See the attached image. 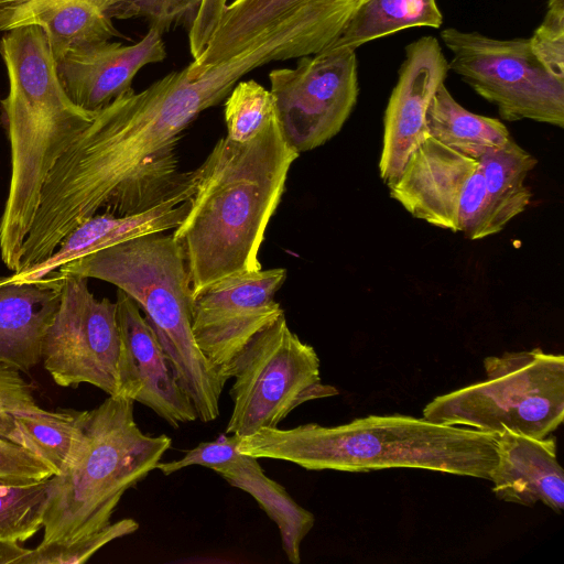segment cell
Returning <instances> with one entry per match:
<instances>
[{
    "label": "cell",
    "mask_w": 564,
    "mask_h": 564,
    "mask_svg": "<svg viewBox=\"0 0 564 564\" xmlns=\"http://www.w3.org/2000/svg\"><path fill=\"white\" fill-rule=\"evenodd\" d=\"M29 552V549L20 546L18 542L0 540V564H17Z\"/></svg>",
    "instance_id": "cell-34"
},
{
    "label": "cell",
    "mask_w": 564,
    "mask_h": 564,
    "mask_svg": "<svg viewBox=\"0 0 564 564\" xmlns=\"http://www.w3.org/2000/svg\"><path fill=\"white\" fill-rule=\"evenodd\" d=\"M58 271L102 280L128 294L145 313L197 419L207 423L218 417L227 379L194 338L189 274L172 234L133 238L66 263Z\"/></svg>",
    "instance_id": "cell-4"
},
{
    "label": "cell",
    "mask_w": 564,
    "mask_h": 564,
    "mask_svg": "<svg viewBox=\"0 0 564 564\" xmlns=\"http://www.w3.org/2000/svg\"><path fill=\"white\" fill-rule=\"evenodd\" d=\"M239 441L240 436L235 434L220 435L188 449L178 460L160 462L156 468L167 476L194 465L207 467L231 486L248 492L276 524L286 558L300 564L301 543L314 525V514L295 502L282 485L269 478L258 458L240 453Z\"/></svg>",
    "instance_id": "cell-15"
},
{
    "label": "cell",
    "mask_w": 564,
    "mask_h": 564,
    "mask_svg": "<svg viewBox=\"0 0 564 564\" xmlns=\"http://www.w3.org/2000/svg\"><path fill=\"white\" fill-rule=\"evenodd\" d=\"M203 0H118L111 18L143 19L163 33L182 21L194 20Z\"/></svg>",
    "instance_id": "cell-29"
},
{
    "label": "cell",
    "mask_w": 564,
    "mask_h": 564,
    "mask_svg": "<svg viewBox=\"0 0 564 564\" xmlns=\"http://www.w3.org/2000/svg\"><path fill=\"white\" fill-rule=\"evenodd\" d=\"M227 138L243 143L256 138L276 116L273 97L256 80H239L226 97Z\"/></svg>",
    "instance_id": "cell-27"
},
{
    "label": "cell",
    "mask_w": 564,
    "mask_h": 564,
    "mask_svg": "<svg viewBox=\"0 0 564 564\" xmlns=\"http://www.w3.org/2000/svg\"><path fill=\"white\" fill-rule=\"evenodd\" d=\"M116 305L120 334L117 395L150 408L174 429L197 420L189 397L177 382L172 365L140 307L119 289Z\"/></svg>",
    "instance_id": "cell-14"
},
{
    "label": "cell",
    "mask_w": 564,
    "mask_h": 564,
    "mask_svg": "<svg viewBox=\"0 0 564 564\" xmlns=\"http://www.w3.org/2000/svg\"><path fill=\"white\" fill-rule=\"evenodd\" d=\"M388 187L414 218L463 232L470 240L492 236L480 162L432 137L411 153L399 178Z\"/></svg>",
    "instance_id": "cell-11"
},
{
    "label": "cell",
    "mask_w": 564,
    "mask_h": 564,
    "mask_svg": "<svg viewBox=\"0 0 564 564\" xmlns=\"http://www.w3.org/2000/svg\"><path fill=\"white\" fill-rule=\"evenodd\" d=\"M54 475V470L33 452L0 437V482L30 485Z\"/></svg>",
    "instance_id": "cell-32"
},
{
    "label": "cell",
    "mask_w": 564,
    "mask_h": 564,
    "mask_svg": "<svg viewBox=\"0 0 564 564\" xmlns=\"http://www.w3.org/2000/svg\"><path fill=\"white\" fill-rule=\"evenodd\" d=\"M36 405L31 386L20 371L0 364V437L24 447V441L14 415L20 410Z\"/></svg>",
    "instance_id": "cell-31"
},
{
    "label": "cell",
    "mask_w": 564,
    "mask_h": 564,
    "mask_svg": "<svg viewBox=\"0 0 564 564\" xmlns=\"http://www.w3.org/2000/svg\"><path fill=\"white\" fill-rule=\"evenodd\" d=\"M442 24L443 14L436 0H366L329 48L357 50L402 30L438 29Z\"/></svg>",
    "instance_id": "cell-24"
},
{
    "label": "cell",
    "mask_w": 564,
    "mask_h": 564,
    "mask_svg": "<svg viewBox=\"0 0 564 564\" xmlns=\"http://www.w3.org/2000/svg\"><path fill=\"white\" fill-rule=\"evenodd\" d=\"M270 93L286 142L299 153L335 137L358 94L356 50L327 48L269 73Z\"/></svg>",
    "instance_id": "cell-9"
},
{
    "label": "cell",
    "mask_w": 564,
    "mask_h": 564,
    "mask_svg": "<svg viewBox=\"0 0 564 564\" xmlns=\"http://www.w3.org/2000/svg\"><path fill=\"white\" fill-rule=\"evenodd\" d=\"M118 0H0V31L35 25L55 59L70 47L123 37L110 15Z\"/></svg>",
    "instance_id": "cell-20"
},
{
    "label": "cell",
    "mask_w": 564,
    "mask_h": 564,
    "mask_svg": "<svg viewBox=\"0 0 564 564\" xmlns=\"http://www.w3.org/2000/svg\"><path fill=\"white\" fill-rule=\"evenodd\" d=\"M166 57L163 32L150 26L137 43L111 40L78 44L57 61V73L70 99L97 111L130 90L139 70Z\"/></svg>",
    "instance_id": "cell-16"
},
{
    "label": "cell",
    "mask_w": 564,
    "mask_h": 564,
    "mask_svg": "<svg viewBox=\"0 0 564 564\" xmlns=\"http://www.w3.org/2000/svg\"><path fill=\"white\" fill-rule=\"evenodd\" d=\"M79 414L80 411L73 409L46 411L36 404L14 415L24 447L45 462L55 475L63 470L68 458Z\"/></svg>",
    "instance_id": "cell-25"
},
{
    "label": "cell",
    "mask_w": 564,
    "mask_h": 564,
    "mask_svg": "<svg viewBox=\"0 0 564 564\" xmlns=\"http://www.w3.org/2000/svg\"><path fill=\"white\" fill-rule=\"evenodd\" d=\"M229 0H203L188 29L189 53L196 59L206 48Z\"/></svg>",
    "instance_id": "cell-33"
},
{
    "label": "cell",
    "mask_w": 564,
    "mask_h": 564,
    "mask_svg": "<svg viewBox=\"0 0 564 564\" xmlns=\"http://www.w3.org/2000/svg\"><path fill=\"white\" fill-rule=\"evenodd\" d=\"M426 123L430 137L476 160L512 139L500 120L474 113L458 104L445 84L429 105Z\"/></svg>",
    "instance_id": "cell-21"
},
{
    "label": "cell",
    "mask_w": 564,
    "mask_h": 564,
    "mask_svg": "<svg viewBox=\"0 0 564 564\" xmlns=\"http://www.w3.org/2000/svg\"><path fill=\"white\" fill-rule=\"evenodd\" d=\"M48 479L30 485L0 482V540L25 542L43 528Z\"/></svg>",
    "instance_id": "cell-26"
},
{
    "label": "cell",
    "mask_w": 564,
    "mask_h": 564,
    "mask_svg": "<svg viewBox=\"0 0 564 564\" xmlns=\"http://www.w3.org/2000/svg\"><path fill=\"white\" fill-rule=\"evenodd\" d=\"M299 155L275 116L250 141L221 138L196 169L188 212L172 232L194 299L223 280L262 269L264 232Z\"/></svg>",
    "instance_id": "cell-1"
},
{
    "label": "cell",
    "mask_w": 564,
    "mask_h": 564,
    "mask_svg": "<svg viewBox=\"0 0 564 564\" xmlns=\"http://www.w3.org/2000/svg\"><path fill=\"white\" fill-rule=\"evenodd\" d=\"M195 182L156 206L127 216L98 213L76 226L44 261L0 276V285L37 281L62 265L141 236L175 229L188 212Z\"/></svg>",
    "instance_id": "cell-17"
},
{
    "label": "cell",
    "mask_w": 564,
    "mask_h": 564,
    "mask_svg": "<svg viewBox=\"0 0 564 564\" xmlns=\"http://www.w3.org/2000/svg\"><path fill=\"white\" fill-rule=\"evenodd\" d=\"M63 275L59 304L42 341L41 361L61 387L89 383L117 395L120 334L116 302L97 300L87 278Z\"/></svg>",
    "instance_id": "cell-10"
},
{
    "label": "cell",
    "mask_w": 564,
    "mask_h": 564,
    "mask_svg": "<svg viewBox=\"0 0 564 564\" xmlns=\"http://www.w3.org/2000/svg\"><path fill=\"white\" fill-rule=\"evenodd\" d=\"M448 72V61L436 37L422 36L405 47L383 117L379 173L388 186L399 178L411 153L430 137L427 108Z\"/></svg>",
    "instance_id": "cell-13"
},
{
    "label": "cell",
    "mask_w": 564,
    "mask_h": 564,
    "mask_svg": "<svg viewBox=\"0 0 564 564\" xmlns=\"http://www.w3.org/2000/svg\"><path fill=\"white\" fill-rule=\"evenodd\" d=\"M546 8L543 21L529 37L530 45L546 70L564 80V0H547Z\"/></svg>",
    "instance_id": "cell-30"
},
{
    "label": "cell",
    "mask_w": 564,
    "mask_h": 564,
    "mask_svg": "<svg viewBox=\"0 0 564 564\" xmlns=\"http://www.w3.org/2000/svg\"><path fill=\"white\" fill-rule=\"evenodd\" d=\"M237 447L307 470L419 468L490 480L498 464V433L402 414L368 415L336 426L263 427L240 437Z\"/></svg>",
    "instance_id": "cell-3"
},
{
    "label": "cell",
    "mask_w": 564,
    "mask_h": 564,
    "mask_svg": "<svg viewBox=\"0 0 564 564\" xmlns=\"http://www.w3.org/2000/svg\"><path fill=\"white\" fill-rule=\"evenodd\" d=\"M286 270H259L223 280L194 299L192 330L202 352L229 378L234 361L284 314L274 300Z\"/></svg>",
    "instance_id": "cell-12"
},
{
    "label": "cell",
    "mask_w": 564,
    "mask_h": 564,
    "mask_svg": "<svg viewBox=\"0 0 564 564\" xmlns=\"http://www.w3.org/2000/svg\"><path fill=\"white\" fill-rule=\"evenodd\" d=\"M229 378H235L232 411L225 433L240 437L278 427L304 402L338 394L321 382L315 349L290 329L284 314L253 337Z\"/></svg>",
    "instance_id": "cell-7"
},
{
    "label": "cell",
    "mask_w": 564,
    "mask_h": 564,
    "mask_svg": "<svg viewBox=\"0 0 564 564\" xmlns=\"http://www.w3.org/2000/svg\"><path fill=\"white\" fill-rule=\"evenodd\" d=\"M490 481L500 500L528 507L541 501L561 513L564 471L555 437L534 438L508 430L498 433V464Z\"/></svg>",
    "instance_id": "cell-18"
},
{
    "label": "cell",
    "mask_w": 564,
    "mask_h": 564,
    "mask_svg": "<svg viewBox=\"0 0 564 564\" xmlns=\"http://www.w3.org/2000/svg\"><path fill=\"white\" fill-rule=\"evenodd\" d=\"M133 404L109 395L80 411L65 466L48 479L41 544L73 542L104 529L123 494L156 469L171 438L144 434Z\"/></svg>",
    "instance_id": "cell-5"
},
{
    "label": "cell",
    "mask_w": 564,
    "mask_h": 564,
    "mask_svg": "<svg viewBox=\"0 0 564 564\" xmlns=\"http://www.w3.org/2000/svg\"><path fill=\"white\" fill-rule=\"evenodd\" d=\"M0 56L9 84L0 109L11 164L0 217V257L15 272L43 183L95 111L79 107L66 93L47 35L40 26L7 31L0 40Z\"/></svg>",
    "instance_id": "cell-2"
},
{
    "label": "cell",
    "mask_w": 564,
    "mask_h": 564,
    "mask_svg": "<svg viewBox=\"0 0 564 564\" xmlns=\"http://www.w3.org/2000/svg\"><path fill=\"white\" fill-rule=\"evenodd\" d=\"M303 1L305 0L230 1L204 52L185 67L187 74L194 76L204 68L237 55L267 25Z\"/></svg>",
    "instance_id": "cell-23"
},
{
    "label": "cell",
    "mask_w": 564,
    "mask_h": 564,
    "mask_svg": "<svg viewBox=\"0 0 564 564\" xmlns=\"http://www.w3.org/2000/svg\"><path fill=\"white\" fill-rule=\"evenodd\" d=\"M478 161L485 176L489 224L496 235L530 205L531 191L524 180L538 161L513 139Z\"/></svg>",
    "instance_id": "cell-22"
},
{
    "label": "cell",
    "mask_w": 564,
    "mask_h": 564,
    "mask_svg": "<svg viewBox=\"0 0 564 564\" xmlns=\"http://www.w3.org/2000/svg\"><path fill=\"white\" fill-rule=\"evenodd\" d=\"M440 35L452 52L448 70L494 104L502 119L564 127V80L540 63L529 37L500 40L455 28Z\"/></svg>",
    "instance_id": "cell-8"
},
{
    "label": "cell",
    "mask_w": 564,
    "mask_h": 564,
    "mask_svg": "<svg viewBox=\"0 0 564 564\" xmlns=\"http://www.w3.org/2000/svg\"><path fill=\"white\" fill-rule=\"evenodd\" d=\"M487 379L436 397L423 417L448 425L534 438L554 432L564 417V357L532 350L484 360Z\"/></svg>",
    "instance_id": "cell-6"
},
{
    "label": "cell",
    "mask_w": 564,
    "mask_h": 564,
    "mask_svg": "<svg viewBox=\"0 0 564 564\" xmlns=\"http://www.w3.org/2000/svg\"><path fill=\"white\" fill-rule=\"evenodd\" d=\"M63 278L55 270L34 282L0 285V364L28 372L41 361Z\"/></svg>",
    "instance_id": "cell-19"
},
{
    "label": "cell",
    "mask_w": 564,
    "mask_h": 564,
    "mask_svg": "<svg viewBox=\"0 0 564 564\" xmlns=\"http://www.w3.org/2000/svg\"><path fill=\"white\" fill-rule=\"evenodd\" d=\"M139 523L126 518L83 539L66 543L39 544L17 564H78L85 563L109 542L135 532Z\"/></svg>",
    "instance_id": "cell-28"
}]
</instances>
